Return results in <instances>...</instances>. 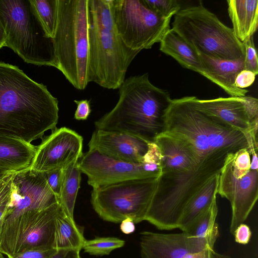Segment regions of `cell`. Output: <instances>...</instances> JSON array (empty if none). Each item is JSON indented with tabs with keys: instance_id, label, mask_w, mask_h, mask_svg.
<instances>
[{
	"instance_id": "cell-1",
	"label": "cell",
	"mask_w": 258,
	"mask_h": 258,
	"mask_svg": "<svg viewBox=\"0 0 258 258\" xmlns=\"http://www.w3.org/2000/svg\"><path fill=\"white\" fill-rule=\"evenodd\" d=\"M58 100L18 67L0 61V135L28 143L55 130Z\"/></svg>"
},
{
	"instance_id": "cell-2",
	"label": "cell",
	"mask_w": 258,
	"mask_h": 258,
	"mask_svg": "<svg viewBox=\"0 0 258 258\" xmlns=\"http://www.w3.org/2000/svg\"><path fill=\"white\" fill-rule=\"evenodd\" d=\"M113 108L95 122L96 129L126 133L148 143L163 132L165 115L172 99L154 86L145 73L124 80Z\"/></svg>"
},
{
	"instance_id": "cell-3",
	"label": "cell",
	"mask_w": 258,
	"mask_h": 258,
	"mask_svg": "<svg viewBox=\"0 0 258 258\" xmlns=\"http://www.w3.org/2000/svg\"><path fill=\"white\" fill-rule=\"evenodd\" d=\"M88 81L108 89H118L140 51L127 47L118 34L111 0H88Z\"/></svg>"
},
{
	"instance_id": "cell-4",
	"label": "cell",
	"mask_w": 258,
	"mask_h": 258,
	"mask_svg": "<svg viewBox=\"0 0 258 258\" xmlns=\"http://www.w3.org/2000/svg\"><path fill=\"white\" fill-rule=\"evenodd\" d=\"M231 148L215 150L190 170L163 173L159 177L145 220L161 230L177 228L183 211L192 197L214 176L220 174Z\"/></svg>"
},
{
	"instance_id": "cell-5",
	"label": "cell",
	"mask_w": 258,
	"mask_h": 258,
	"mask_svg": "<svg viewBox=\"0 0 258 258\" xmlns=\"http://www.w3.org/2000/svg\"><path fill=\"white\" fill-rule=\"evenodd\" d=\"M163 132L192 146L202 157L222 148L257 149V139L199 110L191 96L172 99L165 115Z\"/></svg>"
},
{
	"instance_id": "cell-6",
	"label": "cell",
	"mask_w": 258,
	"mask_h": 258,
	"mask_svg": "<svg viewBox=\"0 0 258 258\" xmlns=\"http://www.w3.org/2000/svg\"><path fill=\"white\" fill-rule=\"evenodd\" d=\"M88 0H58L53 38L56 68L77 89L88 81Z\"/></svg>"
},
{
	"instance_id": "cell-7",
	"label": "cell",
	"mask_w": 258,
	"mask_h": 258,
	"mask_svg": "<svg viewBox=\"0 0 258 258\" xmlns=\"http://www.w3.org/2000/svg\"><path fill=\"white\" fill-rule=\"evenodd\" d=\"M0 21L6 46L24 61L56 68L53 39L46 36L31 0H0Z\"/></svg>"
},
{
	"instance_id": "cell-8",
	"label": "cell",
	"mask_w": 258,
	"mask_h": 258,
	"mask_svg": "<svg viewBox=\"0 0 258 258\" xmlns=\"http://www.w3.org/2000/svg\"><path fill=\"white\" fill-rule=\"evenodd\" d=\"M171 29L199 53L227 60L245 56L243 44L232 29L202 3L180 9L174 16Z\"/></svg>"
},
{
	"instance_id": "cell-9",
	"label": "cell",
	"mask_w": 258,
	"mask_h": 258,
	"mask_svg": "<svg viewBox=\"0 0 258 258\" xmlns=\"http://www.w3.org/2000/svg\"><path fill=\"white\" fill-rule=\"evenodd\" d=\"M159 177L136 178L93 188L91 203L104 220L120 223L129 218L145 220Z\"/></svg>"
},
{
	"instance_id": "cell-10",
	"label": "cell",
	"mask_w": 258,
	"mask_h": 258,
	"mask_svg": "<svg viewBox=\"0 0 258 258\" xmlns=\"http://www.w3.org/2000/svg\"><path fill=\"white\" fill-rule=\"evenodd\" d=\"M111 13L120 37L134 50L151 48L170 28L171 18L157 14L143 0H111Z\"/></svg>"
},
{
	"instance_id": "cell-11",
	"label": "cell",
	"mask_w": 258,
	"mask_h": 258,
	"mask_svg": "<svg viewBox=\"0 0 258 258\" xmlns=\"http://www.w3.org/2000/svg\"><path fill=\"white\" fill-rule=\"evenodd\" d=\"M57 203L58 197L49 187L44 172L30 168L14 172L10 201L0 226L27 211L43 210Z\"/></svg>"
},
{
	"instance_id": "cell-12",
	"label": "cell",
	"mask_w": 258,
	"mask_h": 258,
	"mask_svg": "<svg viewBox=\"0 0 258 258\" xmlns=\"http://www.w3.org/2000/svg\"><path fill=\"white\" fill-rule=\"evenodd\" d=\"M79 166L93 188L132 179L159 177L162 173L161 169L155 166L115 159L95 150H89L83 154Z\"/></svg>"
},
{
	"instance_id": "cell-13",
	"label": "cell",
	"mask_w": 258,
	"mask_h": 258,
	"mask_svg": "<svg viewBox=\"0 0 258 258\" xmlns=\"http://www.w3.org/2000/svg\"><path fill=\"white\" fill-rule=\"evenodd\" d=\"M227 156L219 175L218 194L230 203L232 216L230 231L233 234L237 227L246 220L258 198V170L250 169L240 179L232 172L233 155Z\"/></svg>"
},
{
	"instance_id": "cell-14",
	"label": "cell",
	"mask_w": 258,
	"mask_h": 258,
	"mask_svg": "<svg viewBox=\"0 0 258 258\" xmlns=\"http://www.w3.org/2000/svg\"><path fill=\"white\" fill-rule=\"evenodd\" d=\"M194 106L226 124L257 139L258 100L243 97H219L201 100L191 96Z\"/></svg>"
},
{
	"instance_id": "cell-15",
	"label": "cell",
	"mask_w": 258,
	"mask_h": 258,
	"mask_svg": "<svg viewBox=\"0 0 258 258\" xmlns=\"http://www.w3.org/2000/svg\"><path fill=\"white\" fill-rule=\"evenodd\" d=\"M83 138L66 127L56 128L36 146L30 169L40 172L63 168L83 156Z\"/></svg>"
},
{
	"instance_id": "cell-16",
	"label": "cell",
	"mask_w": 258,
	"mask_h": 258,
	"mask_svg": "<svg viewBox=\"0 0 258 258\" xmlns=\"http://www.w3.org/2000/svg\"><path fill=\"white\" fill-rule=\"evenodd\" d=\"M142 258H183L187 254L214 246L205 240L190 236L187 233L162 234L141 233Z\"/></svg>"
},
{
	"instance_id": "cell-17",
	"label": "cell",
	"mask_w": 258,
	"mask_h": 258,
	"mask_svg": "<svg viewBox=\"0 0 258 258\" xmlns=\"http://www.w3.org/2000/svg\"><path fill=\"white\" fill-rule=\"evenodd\" d=\"M148 143L126 133L96 129L88 145L89 150H97L112 158L139 163L143 162Z\"/></svg>"
},
{
	"instance_id": "cell-18",
	"label": "cell",
	"mask_w": 258,
	"mask_h": 258,
	"mask_svg": "<svg viewBox=\"0 0 258 258\" xmlns=\"http://www.w3.org/2000/svg\"><path fill=\"white\" fill-rule=\"evenodd\" d=\"M154 142L162 155L161 174L187 171L204 157L188 143L168 133H161L156 137Z\"/></svg>"
},
{
	"instance_id": "cell-19",
	"label": "cell",
	"mask_w": 258,
	"mask_h": 258,
	"mask_svg": "<svg viewBox=\"0 0 258 258\" xmlns=\"http://www.w3.org/2000/svg\"><path fill=\"white\" fill-rule=\"evenodd\" d=\"M198 53L203 70L202 75L220 87L231 97L246 96L248 90L237 88L234 84L237 75L244 70V57L227 60Z\"/></svg>"
},
{
	"instance_id": "cell-20",
	"label": "cell",
	"mask_w": 258,
	"mask_h": 258,
	"mask_svg": "<svg viewBox=\"0 0 258 258\" xmlns=\"http://www.w3.org/2000/svg\"><path fill=\"white\" fill-rule=\"evenodd\" d=\"M61 208L60 205L57 203L39 211L29 229L17 243L11 255L34 248H52L55 219Z\"/></svg>"
},
{
	"instance_id": "cell-21",
	"label": "cell",
	"mask_w": 258,
	"mask_h": 258,
	"mask_svg": "<svg viewBox=\"0 0 258 258\" xmlns=\"http://www.w3.org/2000/svg\"><path fill=\"white\" fill-rule=\"evenodd\" d=\"M36 146L23 140L0 135V168L16 172L30 168Z\"/></svg>"
},
{
	"instance_id": "cell-22",
	"label": "cell",
	"mask_w": 258,
	"mask_h": 258,
	"mask_svg": "<svg viewBox=\"0 0 258 258\" xmlns=\"http://www.w3.org/2000/svg\"><path fill=\"white\" fill-rule=\"evenodd\" d=\"M228 13L236 37L242 42L253 36L258 25L257 0H228Z\"/></svg>"
},
{
	"instance_id": "cell-23",
	"label": "cell",
	"mask_w": 258,
	"mask_h": 258,
	"mask_svg": "<svg viewBox=\"0 0 258 258\" xmlns=\"http://www.w3.org/2000/svg\"><path fill=\"white\" fill-rule=\"evenodd\" d=\"M160 50L183 67L202 75L203 70L197 51L171 28L161 39Z\"/></svg>"
},
{
	"instance_id": "cell-24",
	"label": "cell",
	"mask_w": 258,
	"mask_h": 258,
	"mask_svg": "<svg viewBox=\"0 0 258 258\" xmlns=\"http://www.w3.org/2000/svg\"><path fill=\"white\" fill-rule=\"evenodd\" d=\"M220 174L212 177L190 200L180 218L178 228L186 232L216 199Z\"/></svg>"
},
{
	"instance_id": "cell-25",
	"label": "cell",
	"mask_w": 258,
	"mask_h": 258,
	"mask_svg": "<svg viewBox=\"0 0 258 258\" xmlns=\"http://www.w3.org/2000/svg\"><path fill=\"white\" fill-rule=\"evenodd\" d=\"M83 231L69 218L62 208L55 219V231L52 248L76 249L81 250L85 241Z\"/></svg>"
},
{
	"instance_id": "cell-26",
	"label": "cell",
	"mask_w": 258,
	"mask_h": 258,
	"mask_svg": "<svg viewBox=\"0 0 258 258\" xmlns=\"http://www.w3.org/2000/svg\"><path fill=\"white\" fill-rule=\"evenodd\" d=\"M79 160L63 168L62 181L58 197V203L63 211L73 220H74V207L81 179V172L79 166Z\"/></svg>"
},
{
	"instance_id": "cell-27",
	"label": "cell",
	"mask_w": 258,
	"mask_h": 258,
	"mask_svg": "<svg viewBox=\"0 0 258 258\" xmlns=\"http://www.w3.org/2000/svg\"><path fill=\"white\" fill-rule=\"evenodd\" d=\"M217 214L216 199L185 232L190 236L205 240L214 246L219 236L218 225L215 222Z\"/></svg>"
},
{
	"instance_id": "cell-28",
	"label": "cell",
	"mask_w": 258,
	"mask_h": 258,
	"mask_svg": "<svg viewBox=\"0 0 258 258\" xmlns=\"http://www.w3.org/2000/svg\"><path fill=\"white\" fill-rule=\"evenodd\" d=\"M46 36L53 39L57 20L58 0H31Z\"/></svg>"
},
{
	"instance_id": "cell-29",
	"label": "cell",
	"mask_w": 258,
	"mask_h": 258,
	"mask_svg": "<svg viewBox=\"0 0 258 258\" xmlns=\"http://www.w3.org/2000/svg\"><path fill=\"white\" fill-rule=\"evenodd\" d=\"M124 243V240L116 237H97L92 240H86L82 248L85 252L91 255H104L123 246Z\"/></svg>"
},
{
	"instance_id": "cell-30",
	"label": "cell",
	"mask_w": 258,
	"mask_h": 258,
	"mask_svg": "<svg viewBox=\"0 0 258 258\" xmlns=\"http://www.w3.org/2000/svg\"><path fill=\"white\" fill-rule=\"evenodd\" d=\"M151 10L165 17L171 18L180 10V5L176 0H143Z\"/></svg>"
},
{
	"instance_id": "cell-31",
	"label": "cell",
	"mask_w": 258,
	"mask_h": 258,
	"mask_svg": "<svg viewBox=\"0 0 258 258\" xmlns=\"http://www.w3.org/2000/svg\"><path fill=\"white\" fill-rule=\"evenodd\" d=\"M250 155L247 148L241 149L234 154L232 162V172L235 178H242L250 170Z\"/></svg>"
},
{
	"instance_id": "cell-32",
	"label": "cell",
	"mask_w": 258,
	"mask_h": 258,
	"mask_svg": "<svg viewBox=\"0 0 258 258\" xmlns=\"http://www.w3.org/2000/svg\"><path fill=\"white\" fill-rule=\"evenodd\" d=\"M245 49L244 70L258 74V58L253 37L242 42Z\"/></svg>"
},
{
	"instance_id": "cell-33",
	"label": "cell",
	"mask_w": 258,
	"mask_h": 258,
	"mask_svg": "<svg viewBox=\"0 0 258 258\" xmlns=\"http://www.w3.org/2000/svg\"><path fill=\"white\" fill-rule=\"evenodd\" d=\"M57 249L53 248H34L28 249L13 255H8V258H48L53 254Z\"/></svg>"
},
{
	"instance_id": "cell-34",
	"label": "cell",
	"mask_w": 258,
	"mask_h": 258,
	"mask_svg": "<svg viewBox=\"0 0 258 258\" xmlns=\"http://www.w3.org/2000/svg\"><path fill=\"white\" fill-rule=\"evenodd\" d=\"M44 173L49 187L54 194L58 197L63 178V168L52 170L45 172Z\"/></svg>"
},
{
	"instance_id": "cell-35",
	"label": "cell",
	"mask_w": 258,
	"mask_h": 258,
	"mask_svg": "<svg viewBox=\"0 0 258 258\" xmlns=\"http://www.w3.org/2000/svg\"><path fill=\"white\" fill-rule=\"evenodd\" d=\"M14 172H8L0 179V205L10 199Z\"/></svg>"
},
{
	"instance_id": "cell-36",
	"label": "cell",
	"mask_w": 258,
	"mask_h": 258,
	"mask_svg": "<svg viewBox=\"0 0 258 258\" xmlns=\"http://www.w3.org/2000/svg\"><path fill=\"white\" fill-rule=\"evenodd\" d=\"M256 75L251 71L243 70L236 76L235 85L240 89H245L251 86L254 82Z\"/></svg>"
},
{
	"instance_id": "cell-37",
	"label": "cell",
	"mask_w": 258,
	"mask_h": 258,
	"mask_svg": "<svg viewBox=\"0 0 258 258\" xmlns=\"http://www.w3.org/2000/svg\"><path fill=\"white\" fill-rule=\"evenodd\" d=\"M74 102L77 106L75 113V118L78 120H86L91 112L90 101L87 99L75 100Z\"/></svg>"
},
{
	"instance_id": "cell-38",
	"label": "cell",
	"mask_w": 258,
	"mask_h": 258,
	"mask_svg": "<svg viewBox=\"0 0 258 258\" xmlns=\"http://www.w3.org/2000/svg\"><path fill=\"white\" fill-rule=\"evenodd\" d=\"M233 235L236 242L242 244H246L248 243L250 239L251 232L248 226L242 223L237 227Z\"/></svg>"
},
{
	"instance_id": "cell-39",
	"label": "cell",
	"mask_w": 258,
	"mask_h": 258,
	"mask_svg": "<svg viewBox=\"0 0 258 258\" xmlns=\"http://www.w3.org/2000/svg\"><path fill=\"white\" fill-rule=\"evenodd\" d=\"M80 251L76 249H58L48 258H81Z\"/></svg>"
},
{
	"instance_id": "cell-40",
	"label": "cell",
	"mask_w": 258,
	"mask_h": 258,
	"mask_svg": "<svg viewBox=\"0 0 258 258\" xmlns=\"http://www.w3.org/2000/svg\"><path fill=\"white\" fill-rule=\"evenodd\" d=\"M120 223V228L122 232L124 234H131L135 231V222L131 218H126L123 220Z\"/></svg>"
},
{
	"instance_id": "cell-41",
	"label": "cell",
	"mask_w": 258,
	"mask_h": 258,
	"mask_svg": "<svg viewBox=\"0 0 258 258\" xmlns=\"http://www.w3.org/2000/svg\"><path fill=\"white\" fill-rule=\"evenodd\" d=\"M257 151H253L251 152V155L250 169L258 170Z\"/></svg>"
},
{
	"instance_id": "cell-42",
	"label": "cell",
	"mask_w": 258,
	"mask_h": 258,
	"mask_svg": "<svg viewBox=\"0 0 258 258\" xmlns=\"http://www.w3.org/2000/svg\"><path fill=\"white\" fill-rule=\"evenodd\" d=\"M6 36L5 30L0 21V49L4 46H6Z\"/></svg>"
},
{
	"instance_id": "cell-43",
	"label": "cell",
	"mask_w": 258,
	"mask_h": 258,
	"mask_svg": "<svg viewBox=\"0 0 258 258\" xmlns=\"http://www.w3.org/2000/svg\"><path fill=\"white\" fill-rule=\"evenodd\" d=\"M9 201L10 199L4 202L2 204L0 205V220L2 218L3 215H4L7 210L8 204L9 202Z\"/></svg>"
},
{
	"instance_id": "cell-44",
	"label": "cell",
	"mask_w": 258,
	"mask_h": 258,
	"mask_svg": "<svg viewBox=\"0 0 258 258\" xmlns=\"http://www.w3.org/2000/svg\"><path fill=\"white\" fill-rule=\"evenodd\" d=\"M8 172L0 168V179Z\"/></svg>"
},
{
	"instance_id": "cell-45",
	"label": "cell",
	"mask_w": 258,
	"mask_h": 258,
	"mask_svg": "<svg viewBox=\"0 0 258 258\" xmlns=\"http://www.w3.org/2000/svg\"><path fill=\"white\" fill-rule=\"evenodd\" d=\"M1 253H2L0 252V258H4Z\"/></svg>"
}]
</instances>
